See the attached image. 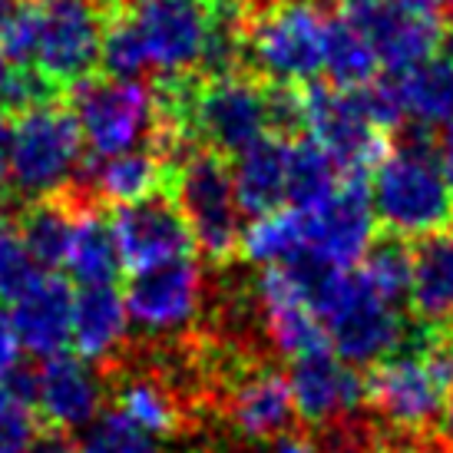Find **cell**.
Masks as SVG:
<instances>
[{
  "label": "cell",
  "instance_id": "obj_42",
  "mask_svg": "<svg viewBox=\"0 0 453 453\" xmlns=\"http://www.w3.org/2000/svg\"><path fill=\"white\" fill-rule=\"evenodd\" d=\"M447 334L453 338V315H450V321H447Z\"/></svg>",
  "mask_w": 453,
  "mask_h": 453
},
{
  "label": "cell",
  "instance_id": "obj_31",
  "mask_svg": "<svg viewBox=\"0 0 453 453\" xmlns=\"http://www.w3.org/2000/svg\"><path fill=\"white\" fill-rule=\"evenodd\" d=\"M20 348H24V344H20V338H17L13 318L7 315L4 304H0V380L20 365Z\"/></svg>",
  "mask_w": 453,
  "mask_h": 453
},
{
  "label": "cell",
  "instance_id": "obj_28",
  "mask_svg": "<svg viewBox=\"0 0 453 453\" xmlns=\"http://www.w3.org/2000/svg\"><path fill=\"white\" fill-rule=\"evenodd\" d=\"M100 66L110 76H116V80H146V76L152 73L146 43L139 37V30H136V24H133V17H129L127 4H119L116 11L106 13Z\"/></svg>",
  "mask_w": 453,
  "mask_h": 453
},
{
  "label": "cell",
  "instance_id": "obj_13",
  "mask_svg": "<svg viewBox=\"0 0 453 453\" xmlns=\"http://www.w3.org/2000/svg\"><path fill=\"white\" fill-rule=\"evenodd\" d=\"M334 13H341L371 43L388 73L411 70L434 57L443 37V20L417 17L394 0H338Z\"/></svg>",
  "mask_w": 453,
  "mask_h": 453
},
{
  "label": "cell",
  "instance_id": "obj_38",
  "mask_svg": "<svg viewBox=\"0 0 453 453\" xmlns=\"http://www.w3.org/2000/svg\"><path fill=\"white\" fill-rule=\"evenodd\" d=\"M13 4H17V0H0V24H4V20H7V17H11Z\"/></svg>",
  "mask_w": 453,
  "mask_h": 453
},
{
  "label": "cell",
  "instance_id": "obj_24",
  "mask_svg": "<svg viewBox=\"0 0 453 453\" xmlns=\"http://www.w3.org/2000/svg\"><path fill=\"white\" fill-rule=\"evenodd\" d=\"M361 278L371 288L384 295L390 304L407 308L411 298V278H414V245L411 239H403L397 232H380L371 239V245L361 255Z\"/></svg>",
  "mask_w": 453,
  "mask_h": 453
},
{
  "label": "cell",
  "instance_id": "obj_29",
  "mask_svg": "<svg viewBox=\"0 0 453 453\" xmlns=\"http://www.w3.org/2000/svg\"><path fill=\"white\" fill-rule=\"evenodd\" d=\"M80 453H176V450H165L150 430H142L123 411H116V407L106 403L100 414H96V420L89 424L87 437L80 443Z\"/></svg>",
  "mask_w": 453,
  "mask_h": 453
},
{
  "label": "cell",
  "instance_id": "obj_7",
  "mask_svg": "<svg viewBox=\"0 0 453 453\" xmlns=\"http://www.w3.org/2000/svg\"><path fill=\"white\" fill-rule=\"evenodd\" d=\"M66 106L73 110L89 156H116L146 146L152 133V83L87 76L66 89Z\"/></svg>",
  "mask_w": 453,
  "mask_h": 453
},
{
  "label": "cell",
  "instance_id": "obj_34",
  "mask_svg": "<svg viewBox=\"0 0 453 453\" xmlns=\"http://www.w3.org/2000/svg\"><path fill=\"white\" fill-rule=\"evenodd\" d=\"M394 453H453V443L437 430V434H427V437H411V441H403Z\"/></svg>",
  "mask_w": 453,
  "mask_h": 453
},
{
  "label": "cell",
  "instance_id": "obj_2",
  "mask_svg": "<svg viewBox=\"0 0 453 453\" xmlns=\"http://www.w3.org/2000/svg\"><path fill=\"white\" fill-rule=\"evenodd\" d=\"M325 30L321 0H245L242 70L262 83L302 87L325 66Z\"/></svg>",
  "mask_w": 453,
  "mask_h": 453
},
{
  "label": "cell",
  "instance_id": "obj_22",
  "mask_svg": "<svg viewBox=\"0 0 453 453\" xmlns=\"http://www.w3.org/2000/svg\"><path fill=\"white\" fill-rule=\"evenodd\" d=\"M414 242V278L407 311L414 321L447 327L453 315V235L434 232Z\"/></svg>",
  "mask_w": 453,
  "mask_h": 453
},
{
  "label": "cell",
  "instance_id": "obj_39",
  "mask_svg": "<svg viewBox=\"0 0 453 453\" xmlns=\"http://www.w3.org/2000/svg\"><path fill=\"white\" fill-rule=\"evenodd\" d=\"M7 73H11V60L0 53V89H4V80H7Z\"/></svg>",
  "mask_w": 453,
  "mask_h": 453
},
{
  "label": "cell",
  "instance_id": "obj_1",
  "mask_svg": "<svg viewBox=\"0 0 453 453\" xmlns=\"http://www.w3.org/2000/svg\"><path fill=\"white\" fill-rule=\"evenodd\" d=\"M371 202L388 232L424 239L453 226V192L441 165V133L401 127L371 173Z\"/></svg>",
  "mask_w": 453,
  "mask_h": 453
},
{
  "label": "cell",
  "instance_id": "obj_15",
  "mask_svg": "<svg viewBox=\"0 0 453 453\" xmlns=\"http://www.w3.org/2000/svg\"><path fill=\"white\" fill-rule=\"evenodd\" d=\"M288 384L295 397V411L304 430L331 424L344 414H354L367 403L365 397V367L348 365L334 351L304 354L288 361Z\"/></svg>",
  "mask_w": 453,
  "mask_h": 453
},
{
  "label": "cell",
  "instance_id": "obj_37",
  "mask_svg": "<svg viewBox=\"0 0 453 453\" xmlns=\"http://www.w3.org/2000/svg\"><path fill=\"white\" fill-rule=\"evenodd\" d=\"M441 434L453 443V380L447 390V401H443V417H441Z\"/></svg>",
  "mask_w": 453,
  "mask_h": 453
},
{
  "label": "cell",
  "instance_id": "obj_21",
  "mask_svg": "<svg viewBox=\"0 0 453 453\" xmlns=\"http://www.w3.org/2000/svg\"><path fill=\"white\" fill-rule=\"evenodd\" d=\"M127 304L116 295V285L80 288L73 302V348L89 365H106L129 341Z\"/></svg>",
  "mask_w": 453,
  "mask_h": 453
},
{
  "label": "cell",
  "instance_id": "obj_11",
  "mask_svg": "<svg viewBox=\"0 0 453 453\" xmlns=\"http://www.w3.org/2000/svg\"><path fill=\"white\" fill-rule=\"evenodd\" d=\"M150 53L152 76L199 73L212 27V0H127Z\"/></svg>",
  "mask_w": 453,
  "mask_h": 453
},
{
  "label": "cell",
  "instance_id": "obj_33",
  "mask_svg": "<svg viewBox=\"0 0 453 453\" xmlns=\"http://www.w3.org/2000/svg\"><path fill=\"white\" fill-rule=\"evenodd\" d=\"M11 196V116L0 110V199Z\"/></svg>",
  "mask_w": 453,
  "mask_h": 453
},
{
  "label": "cell",
  "instance_id": "obj_12",
  "mask_svg": "<svg viewBox=\"0 0 453 453\" xmlns=\"http://www.w3.org/2000/svg\"><path fill=\"white\" fill-rule=\"evenodd\" d=\"M113 232L119 245V262L129 275L196 255L192 228L186 215L179 212L169 189L152 192L129 205H116Z\"/></svg>",
  "mask_w": 453,
  "mask_h": 453
},
{
  "label": "cell",
  "instance_id": "obj_16",
  "mask_svg": "<svg viewBox=\"0 0 453 453\" xmlns=\"http://www.w3.org/2000/svg\"><path fill=\"white\" fill-rule=\"evenodd\" d=\"M37 414L40 424L64 430L89 427L106 407V388L96 365L70 351L37 361Z\"/></svg>",
  "mask_w": 453,
  "mask_h": 453
},
{
  "label": "cell",
  "instance_id": "obj_36",
  "mask_svg": "<svg viewBox=\"0 0 453 453\" xmlns=\"http://www.w3.org/2000/svg\"><path fill=\"white\" fill-rule=\"evenodd\" d=\"M441 165H443V176H447L450 192H453V127L441 133Z\"/></svg>",
  "mask_w": 453,
  "mask_h": 453
},
{
  "label": "cell",
  "instance_id": "obj_10",
  "mask_svg": "<svg viewBox=\"0 0 453 453\" xmlns=\"http://www.w3.org/2000/svg\"><path fill=\"white\" fill-rule=\"evenodd\" d=\"M123 295L136 334H182L199 321L205 298V265L196 258H176L146 272H133Z\"/></svg>",
  "mask_w": 453,
  "mask_h": 453
},
{
  "label": "cell",
  "instance_id": "obj_26",
  "mask_svg": "<svg viewBox=\"0 0 453 453\" xmlns=\"http://www.w3.org/2000/svg\"><path fill=\"white\" fill-rule=\"evenodd\" d=\"M341 186V169L325 146L311 136L291 139L288 150V202L295 209H318Z\"/></svg>",
  "mask_w": 453,
  "mask_h": 453
},
{
  "label": "cell",
  "instance_id": "obj_32",
  "mask_svg": "<svg viewBox=\"0 0 453 453\" xmlns=\"http://www.w3.org/2000/svg\"><path fill=\"white\" fill-rule=\"evenodd\" d=\"M27 453H80V443H76L73 430L40 424L37 441L30 443V450H27Z\"/></svg>",
  "mask_w": 453,
  "mask_h": 453
},
{
  "label": "cell",
  "instance_id": "obj_17",
  "mask_svg": "<svg viewBox=\"0 0 453 453\" xmlns=\"http://www.w3.org/2000/svg\"><path fill=\"white\" fill-rule=\"evenodd\" d=\"M73 285L53 272L40 278L20 302H13L11 318L27 351L37 357L64 351L73 338Z\"/></svg>",
  "mask_w": 453,
  "mask_h": 453
},
{
  "label": "cell",
  "instance_id": "obj_30",
  "mask_svg": "<svg viewBox=\"0 0 453 453\" xmlns=\"http://www.w3.org/2000/svg\"><path fill=\"white\" fill-rule=\"evenodd\" d=\"M40 434L37 407L24 403L0 380V453H27Z\"/></svg>",
  "mask_w": 453,
  "mask_h": 453
},
{
  "label": "cell",
  "instance_id": "obj_19",
  "mask_svg": "<svg viewBox=\"0 0 453 453\" xmlns=\"http://www.w3.org/2000/svg\"><path fill=\"white\" fill-rule=\"evenodd\" d=\"M87 205H96V202L83 199V196H76L70 189H60L34 202H20V209H17V232H20L24 245L30 249V255L47 272H53L57 265L66 262L76 219H80V212Z\"/></svg>",
  "mask_w": 453,
  "mask_h": 453
},
{
  "label": "cell",
  "instance_id": "obj_14",
  "mask_svg": "<svg viewBox=\"0 0 453 453\" xmlns=\"http://www.w3.org/2000/svg\"><path fill=\"white\" fill-rule=\"evenodd\" d=\"M374 202L371 179H341L331 199L304 212V242L308 249L338 268H354L374 239Z\"/></svg>",
  "mask_w": 453,
  "mask_h": 453
},
{
  "label": "cell",
  "instance_id": "obj_8",
  "mask_svg": "<svg viewBox=\"0 0 453 453\" xmlns=\"http://www.w3.org/2000/svg\"><path fill=\"white\" fill-rule=\"evenodd\" d=\"M192 133L199 146L239 156L255 139L272 133L268 123V83L245 70L226 76H202L192 100Z\"/></svg>",
  "mask_w": 453,
  "mask_h": 453
},
{
  "label": "cell",
  "instance_id": "obj_6",
  "mask_svg": "<svg viewBox=\"0 0 453 453\" xmlns=\"http://www.w3.org/2000/svg\"><path fill=\"white\" fill-rule=\"evenodd\" d=\"M302 113L304 133L331 152L341 179H371L390 150V133L371 119L357 87L341 89L327 80H308L302 83Z\"/></svg>",
  "mask_w": 453,
  "mask_h": 453
},
{
  "label": "cell",
  "instance_id": "obj_40",
  "mask_svg": "<svg viewBox=\"0 0 453 453\" xmlns=\"http://www.w3.org/2000/svg\"><path fill=\"white\" fill-rule=\"evenodd\" d=\"M103 7H106V11H116V7H119V4H127V0H100Z\"/></svg>",
  "mask_w": 453,
  "mask_h": 453
},
{
  "label": "cell",
  "instance_id": "obj_5",
  "mask_svg": "<svg viewBox=\"0 0 453 453\" xmlns=\"http://www.w3.org/2000/svg\"><path fill=\"white\" fill-rule=\"evenodd\" d=\"M83 133L73 110L53 100L11 116V192L34 202L60 192L83 165Z\"/></svg>",
  "mask_w": 453,
  "mask_h": 453
},
{
  "label": "cell",
  "instance_id": "obj_35",
  "mask_svg": "<svg viewBox=\"0 0 453 453\" xmlns=\"http://www.w3.org/2000/svg\"><path fill=\"white\" fill-rule=\"evenodd\" d=\"M394 4H401L403 11L427 17V20H443V13H447V0H394Z\"/></svg>",
  "mask_w": 453,
  "mask_h": 453
},
{
  "label": "cell",
  "instance_id": "obj_3",
  "mask_svg": "<svg viewBox=\"0 0 453 453\" xmlns=\"http://www.w3.org/2000/svg\"><path fill=\"white\" fill-rule=\"evenodd\" d=\"M331 351L348 365L367 367L401 348L411 311L390 304L367 285L357 268H338L315 302Z\"/></svg>",
  "mask_w": 453,
  "mask_h": 453
},
{
  "label": "cell",
  "instance_id": "obj_18",
  "mask_svg": "<svg viewBox=\"0 0 453 453\" xmlns=\"http://www.w3.org/2000/svg\"><path fill=\"white\" fill-rule=\"evenodd\" d=\"M288 150L291 139L265 133L232 156V186L242 215H268L288 202Z\"/></svg>",
  "mask_w": 453,
  "mask_h": 453
},
{
  "label": "cell",
  "instance_id": "obj_25",
  "mask_svg": "<svg viewBox=\"0 0 453 453\" xmlns=\"http://www.w3.org/2000/svg\"><path fill=\"white\" fill-rule=\"evenodd\" d=\"M378 66L371 43L341 13H331L325 30V66H321L327 83L341 89L367 87L371 80H378Z\"/></svg>",
  "mask_w": 453,
  "mask_h": 453
},
{
  "label": "cell",
  "instance_id": "obj_23",
  "mask_svg": "<svg viewBox=\"0 0 453 453\" xmlns=\"http://www.w3.org/2000/svg\"><path fill=\"white\" fill-rule=\"evenodd\" d=\"M66 268L80 288L119 281V275H123L119 245H116L113 219H106L103 205H87L80 212L73 239H70V252H66Z\"/></svg>",
  "mask_w": 453,
  "mask_h": 453
},
{
  "label": "cell",
  "instance_id": "obj_4",
  "mask_svg": "<svg viewBox=\"0 0 453 453\" xmlns=\"http://www.w3.org/2000/svg\"><path fill=\"white\" fill-rule=\"evenodd\" d=\"M169 196L189 222L202 262L209 268L239 262L242 209L232 186V165L222 152L196 146L169 173Z\"/></svg>",
  "mask_w": 453,
  "mask_h": 453
},
{
  "label": "cell",
  "instance_id": "obj_27",
  "mask_svg": "<svg viewBox=\"0 0 453 453\" xmlns=\"http://www.w3.org/2000/svg\"><path fill=\"white\" fill-rule=\"evenodd\" d=\"M304 245V212L295 205H281L275 212L252 219V226L242 232L239 258L249 265H278L288 262Z\"/></svg>",
  "mask_w": 453,
  "mask_h": 453
},
{
  "label": "cell",
  "instance_id": "obj_20",
  "mask_svg": "<svg viewBox=\"0 0 453 453\" xmlns=\"http://www.w3.org/2000/svg\"><path fill=\"white\" fill-rule=\"evenodd\" d=\"M394 80V93L401 103L403 127H420L430 133H443L453 127V60L434 53L411 70L388 73Z\"/></svg>",
  "mask_w": 453,
  "mask_h": 453
},
{
  "label": "cell",
  "instance_id": "obj_9",
  "mask_svg": "<svg viewBox=\"0 0 453 453\" xmlns=\"http://www.w3.org/2000/svg\"><path fill=\"white\" fill-rule=\"evenodd\" d=\"M40 34L34 66L60 89L93 76L100 66L106 7L100 0H37Z\"/></svg>",
  "mask_w": 453,
  "mask_h": 453
},
{
  "label": "cell",
  "instance_id": "obj_41",
  "mask_svg": "<svg viewBox=\"0 0 453 453\" xmlns=\"http://www.w3.org/2000/svg\"><path fill=\"white\" fill-rule=\"evenodd\" d=\"M447 17H450V24H453V0H447Z\"/></svg>",
  "mask_w": 453,
  "mask_h": 453
}]
</instances>
